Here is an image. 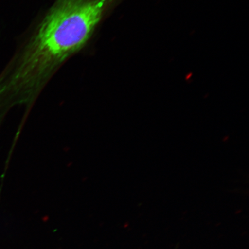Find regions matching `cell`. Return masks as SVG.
I'll list each match as a JSON object with an SVG mask.
<instances>
[{
	"label": "cell",
	"mask_w": 249,
	"mask_h": 249,
	"mask_svg": "<svg viewBox=\"0 0 249 249\" xmlns=\"http://www.w3.org/2000/svg\"><path fill=\"white\" fill-rule=\"evenodd\" d=\"M121 0H54L36 18L12 62L5 91L32 100L85 49Z\"/></svg>",
	"instance_id": "obj_1"
}]
</instances>
